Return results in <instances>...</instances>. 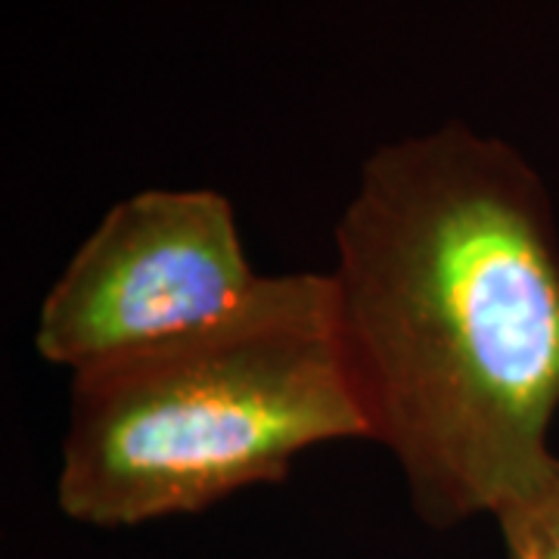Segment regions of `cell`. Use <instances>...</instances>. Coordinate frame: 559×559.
<instances>
[{"mask_svg":"<svg viewBox=\"0 0 559 559\" xmlns=\"http://www.w3.org/2000/svg\"><path fill=\"white\" fill-rule=\"evenodd\" d=\"M367 439L429 528L491 516L554 460L559 237L516 146L466 121L377 146L326 274Z\"/></svg>","mask_w":559,"mask_h":559,"instance_id":"1","label":"cell"},{"mask_svg":"<svg viewBox=\"0 0 559 559\" xmlns=\"http://www.w3.org/2000/svg\"><path fill=\"white\" fill-rule=\"evenodd\" d=\"M367 439L326 274L261 277L218 323L72 377L57 503L91 528L190 516Z\"/></svg>","mask_w":559,"mask_h":559,"instance_id":"2","label":"cell"},{"mask_svg":"<svg viewBox=\"0 0 559 559\" xmlns=\"http://www.w3.org/2000/svg\"><path fill=\"white\" fill-rule=\"evenodd\" d=\"M259 283L227 197L143 190L116 202L53 280L35 348L81 377L218 323Z\"/></svg>","mask_w":559,"mask_h":559,"instance_id":"3","label":"cell"},{"mask_svg":"<svg viewBox=\"0 0 559 559\" xmlns=\"http://www.w3.org/2000/svg\"><path fill=\"white\" fill-rule=\"evenodd\" d=\"M495 522L507 559H559V454L500 507Z\"/></svg>","mask_w":559,"mask_h":559,"instance_id":"4","label":"cell"}]
</instances>
